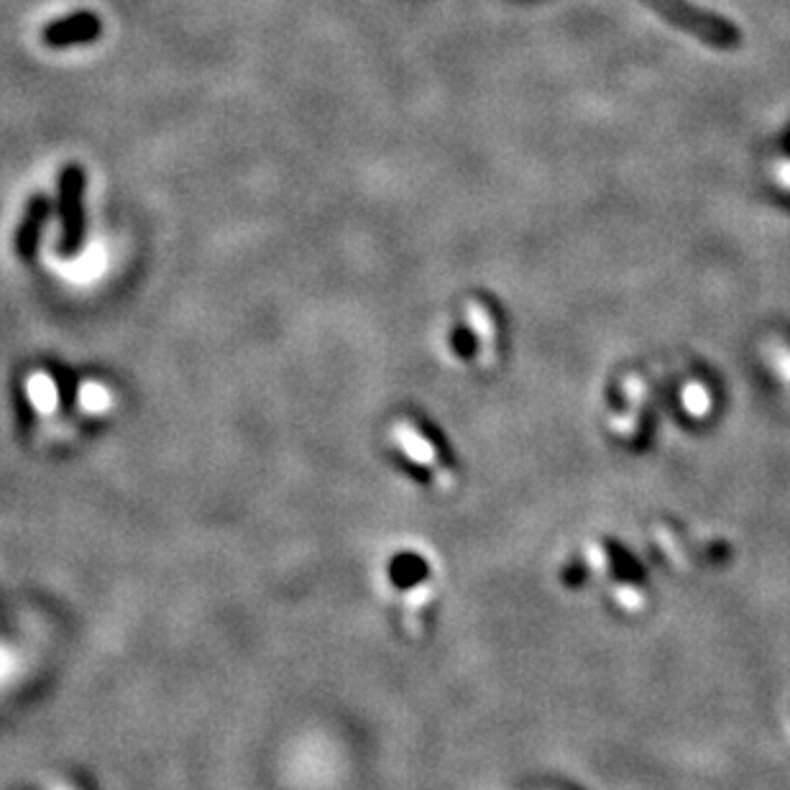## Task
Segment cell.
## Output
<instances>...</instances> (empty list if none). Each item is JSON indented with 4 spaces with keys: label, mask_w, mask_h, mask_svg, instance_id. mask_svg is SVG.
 I'll return each instance as SVG.
<instances>
[{
    "label": "cell",
    "mask_w": 790,
    "mask_h": 790,
    "mask_svg": "<svg viewBox=\"0 0 790 790\" xmlns=\"http://www.w3.org/2000/svg\"><path fill=\"white\" fill-rule=\"evenodd\" d=\"M672 26L696 36L699 42L714 46V49H737L742 44V31L734 23L724 21L722 15L701 11L686 0H639Z\"/></svg>",
    "instance_id": "obj_1"
},
{
    "label": "cell",
    "mask_w": 790,
    "mask_h": 790,
    "mask_svg": "<svg viewBox=\"0 0 790 790\" xmlns=\"http://www.w3.org/2000/svg\"><path fill=\"white\" fill-rule=\"evenodd\" d=\"M85 171L82 167H67L59 175V218L62 236L59 248L65 256H75L82 248L85 238Z\"/></svg>",
    "instance_id": "obj_2"
},
{
    "label": "cell",
    "mask_w": 790,
    "mask_h": 790,
    "mask_svg": "<svg viewBox=\"0 0 790 790\" xmlns=\"http://www.w3.org/2000/svg\"><path fill=\"white\" fill-rule=\"evenodd\" d=\"M392 437H394V443L399 445V450H402L407 458L414 460V464H418L420 468H427V471H433L437 487H441V489H450L453 487V474L448 471V468L441 466V460H437L435 445L420 433L414 422L397 420L394 427H392Z\"/></svg>",
    "instance_id": "obj_3"
},
{
    "label": "cell",
    "mask_w": 790,
    "mask_h": 790,
    "mask_svg": "<svg viewBox=\"0 0 790 790\" xmlns=\"http://www.w3.org/2000/svg\"><path fill=\"white\" fill-rule=\"evenodd\" d=\"M100 31H103V23H100L98 15L82 11L49 23L44 31V38L49 46H75V44L96 42Z\"/></svg>",
    "instance_id": "obj_4"
},
{
    "label": "cell",
    "mask_w": 790,
    "mask_h": 790,
    "mask_svg": "<svg viewBox=\"0 0 790 790\" xmlns=\"http://www.w3.org/2000/svg\"><path fill=\"white\" fill-rule=\"evenodd\" d=\"M46 218H49V200H46L44 194H36V198L31 200L26 215H23L19 233H15V252H19L23 259H34Z\"/></svg>",
    "instance_id": "obj_5"
},
{
    "label": "cell",
    "mask_w": 790,
    "mask_h": 790,
    "mask_svg": "<svg viewBox=\"0 0 790 790\" xmlns=\"http://www.w3.org/2000/svg\"><path fill=\"white\" fill-rule=\"evenodd\" d=\"M466 315H468V323H471L474 335L479 338L481 361H483V366H489L491 361H494V348H497L494 318H491L487 304H481L479 300H471L466 304Z\"/></svg>",
    "instance_id": "obj_6"
},
{
    "label": "cell",
    "mask_w": 790,
    "mask_h": 790,
    "mask_svg": "<svg viewBox=\"0 0 790 790\" xmlns=\"http://www.w3.org/2000/svg\"><path fill=\"white\" fill-rule=\"evenodd\" d=\"M26 394H29V402L36 410V414H42V418H52V414H57L59 392H57V385H54V379L49 377V374H44V371L31 374V377L26 379Z\"/></svg>",
    "instance_id": "obj_7"
},
{
    "label": "cell",
    "mask_w": 790,
    "mask_h": 790,
    "mask_svg": "<svg viewBox=\"0 0 790 790\" xmlns=\"http://www.w3.org/2000/svg\"><path fill=\"white\" fill-rule=\"evenodd\" d=\"M430 599H433V583H430V581L418 583L404 597V630H407V635L420 637V632H422L420 612L425 609V604Z\"/></svg>",
    "instance_id": "obj_8"
},
{
    "label": "cell",
    "mask_w": 790,
    "mask_h": 790,
    "mask_svg": "<svg viewBox=\"0 0 790 790\" xmlns=\"http://www.w3.org/2000/svg\"><path fill=\"white\" fill-rule=\"evenodd\" d=\"M77 399H80L82 410L90 414H103L111 410V392H108L103 385H98V381H88V385H82Z\"/></svg>",
    "instance_id": "obj_9"
},
{
    "label": "cell",
    "mask_w": 790,
    "mask_h": 790,
    "mask_svg": "<svg viewBox=\"0 0 790 790\" xmlns=\"http://www.w3.org/2000/svg\"><path fill=\"white\" fill-rule=\"evenodd\" d=\"M683 399H686L688 412H693L696 418H701V414L709 412V394H706V389H703L701 385H691V387H688Z\"/></svg>",
    "instance_id": "obj_10"
},
{
    "label": "cell",
    "mask_w": 790,
    "mask_h": 790,
    "mask_svg": "<svg viewBox=\"0 0 790 790\" xmlns=\"http://www.w3.org/2000/svg\"><path fill=\"white\" fill-rule=\"evenodd\" d=\"M616 601H620V604H622L624 609H632V612H635V609L643 607L645 599L639 597V593H637L635 589H630V586H622V589L616 591Z\"/></svg>",
    "instance_id": "obj_11"
}]
</instances>
